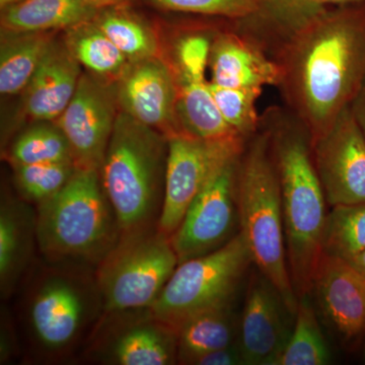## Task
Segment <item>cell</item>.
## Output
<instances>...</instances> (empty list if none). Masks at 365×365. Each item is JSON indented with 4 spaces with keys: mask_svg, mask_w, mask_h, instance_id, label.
Masks as SVG:
<instances>
[{
    "mask_svg": "<svg viewBox=\"0 0 365 365\" xmlns=\"http://www.w3.org/2000/svg\"><path fill=\"white\" fill-rule=\"evenodd\" d=\"M309 297L299 299L294 327L276 365H324L330 361V351Z\"/></svg>",
    "mask_w": 365,
    "mask_h": 365,
    "instance_id": "cell-28",
    "label": "cell"
},
{
    "mask_svg": "<svg viewBox=\"0 0 365 365\" xmlns=\"http://www.w3.org/2000/svg\"><path fill=\"white\" fill-rule=\"evenodd\" d=\"M105 341V359L118 365H169L178 362L176 331L144 309Z\"/></svg>",
    "mask_w": 365,
    "mask_h": 365,
    "instance_id": "cell-17",
    "label": "cell"
},
{
    "mask_svg": "<svg viewBox=\"0 0 365 365\" xmlns=\"http://www.w3.org/2000/svg\"><path fill=\"white\" fill-rule=\"evenodd\" d=\"M209 86L227 123L244 138L253 136L260 127L261 115L257 109V103L263 88H223L210 81Z\"/></svg>",
    "mask_w": 365,
    "mask_h": 365,
    "instance_id": "cell-31",
    "label": "cell"
},
{
    "mask_svg": "<svg viewBox=\"0 0 365 365\" xmlns=\"http://www.w3.org/2000/svg\"><path fill=\"white\" fill-rule=\"evenodd\" d=\"M322 250L345 261L365 251V202L331 207L322 235Z\"/></svg>",
    "mask_w": 365,
    "mask_h": 365,
    "instance_id": "cell-27",
    "label": "cell"
},
{
    "mask_svg": "<svg viewBox=\"0 0 365 365\" xmlns=\"http://www.w3.org/2000/svg\"><path fill=\"white\" fill-rule=\"evenodd\" d=\"M101 9L83 0H24L1 11L2 32H54L93 20Z\"/></svg>",
    "mask_w": 365,
    "mask_h": 365,
    "instance_id": "cell-20",
    "label": "cell"
},
{
    "mask_svg": "<svg viewBox=\"0 0 365 365\" xmlns=\"http://www.w3.org/2000/svg\"><path fill=\"white\" fill-rule=\"evenodd\" d=\"M9 160L13 165L74 162L71 146L56 123L40 122L16 139Z\"/></svg>",
    "mask_w": 365,
    "mask_h": 365,
    "instance_id": "cell-29",
    "label": "cell"
},
{
    "mask_svg": "<svg viewBox=\"0 0 365 365\" xmlns=\"http://www.w3.org/2000/svg\"><path fill=\"white\" fill-rule=\"evenodd\" d=\"M279 179L288 267L297 299L311 294L321 258L327 203L314 162L313 140L285 106L261 115Z\"/></svg>",
    "mask_w": 365,
    "mask_h": 365,
    "instance_id": "cell-2",
    "label": "cell"
},
{
    "mask_svg": "<svg viewBox=\"0 0 365 365\" xmlns=\"http://www.w3.org/2000/svg\"><path fill=\"white\" fill-rule=\"evenodd\" d=\"M362 2L365 0H261L259 13L235 23L234 29L272 58L281 46L322 14L333 7Z\"/></svg>",
    "mask_w": 365,
    "mask_h": 365,
    "instance_id": "cell-19",
    "label": "cell"
},
{
    "mask_svg": "<svg viewBox=\"0 0 365 365\" xmlns=\"http://www.w3.org/2000/svg\"><path fill=\"white\" fill-rule=\"evenodd\" d=\"M230 304L196 314L179 327V364H189L199 355L235 344V330Z\"/></svg>",
    "mask_w": 365,
    "mask_h": 365,
    "instance_id": "cell-25",
    "label": "cell"
},
{
    "mask_svg": "<svg viewBox=\"0 0 365 365\" xmlns=\"http://www.w3.org/2000/svg\"><path fill=\"white\" fill-rule=\"evenodd\" d=\"M348 262L351 264L353 267L356 269L357 272L361 275V277L364 278L365 281V251L357 255L356 257H354V258H352L351 260Z\"/></svg>",
    "mask_w": 365,
    "mask_h": 365,
    "instance_id": "cell-37",
    "label": "cell"
},
{
    "mask_svg": "<svg viewBox=\"0 0 365 365\" xmlns=\"http://www.w3.org/2000/svg\"><path fill=\"white\" fill-rule=\"evenodd\" d=\"M168 140L165 195L157 227L170 237L210 178L225 163L241 155L248 139L208 140L180 134Z\"/></svg>",
    "mask_w": 365,
    "mask_h": 365,
    "instance_id": "cell-8",
    "label": "cell"
},
{
    "mask_svg": "<svg viewBox=\"0 0 365 365\" xmlns=\"http://www.w3.org/2000/svg\"><path fill=\"white\" fill-rule=\"evenodd\" d=\"M215 32L190 33L180 39L175 52L178 78L205 81Z\"/></svg>",
    "mask_w": 365,
    "mask_h": 365,
    "instance_id": "cell-33",
    "label": "cell"
},
{
    "mask_svg": "<svg viewBox=\"0 0 365 365\" xmlns=\"http://www.w3.org/2000/svg\"><path fill=\"white\" fill-rule=\"evenodd\" d=\"M169 140L124 111L118 113L100 174L121 237L151 230L165 195Z\"/></svg>",
    "mask_w": 365,
    "mask_h": 365,
    "instance_id": "cell-3",
    "label": "cell"
},
{
    "mask_svg": "<svg viewBox=\"0 0 365 365\" xmlns=\"http://www.w3.org/2000/svg\"><path fill=\"white\" fill-rule=\"evenodd\" d=\"M178 85L177 117L184 134L208 140L244 138L222 117L209 81L178 78Z\"/></svg>",
    "mask_w": 365,
    "mask_h": 365,
    "instance_id": "cell-22",
    "label": "cell"
},
{
    "mask_svg": "<svg viewBox=\"0 0 365 365\" xmlns=\"http://www.w3.org/2000/svg\"><path fill=\"white\" fill-rule=\"evenodd\" d=\"M364 348H365V341H364Z\"/></svg>",
    "mask_w": 365,
    "mask_h": 365,
    "instance_id": "cell-39",
    "label": "cell"
},
{
    "mask_svg": "<svg viewBox=\"0 0 365 365\" xmlns=\"http://www.w3.org/2000/svg\"><path fill=\"white\" fill-rule=\"evenodd\" d=\"M178 265L170 237L158 227L120 237L98 264L97 283L105 311L150 309Z\"/></svg>",
    "mask_w": 365,
    "mask_h": 365,
    "instance_id": "cell-6",
    "label": "cell"
},
{
    "mask_svg": "<svg viewBox=\"0 0 365 365\" xmlns=\"http://www.w3.org/2000/svg\"><path fill=\"white\" fill-rule=\"evenodd\" d=\"M54 40L52 32H2L0 48L2 95H18L25 91Z\"/></svg>",
    "mask_w": 365,
    "mask_h": 365,
    "instance_id": "cell-23",
    "label": "cell"
},
{
    "mask_svg": "<svg viewBox=\"0 0 365 365\" xmlns=\"http://www.w3.org/2000/svg\"><path fill=\"white\" fill-rule=\"evenodd\" d=\"M251 263L248 246L239 232L222 248L180 263L150 309L177 333L192 317L232 304Z\"/></svg>",
    "mask_w": 365,
    "mask_h": 365,
    "instance_id": "cell-7",
    "label": "cell"
},
{
    "mask_svg": "<svg viewBox=\"0 0 365 365\" xmlns=\"http://www.w3.org/2000/svg\"><path fill=\"white\" fill-rule=\"evenodd\" d=\"M118 105L116 86L91 74H81L73 97L55 121L66 134L78 168L101 170Z\"/></svg>",
    "mask_w": 365,
    "mask_h": 365,
    "instance_id": "cell-10",
    "label": "cell"
},
{
    "mask_svg": "<svg viewBox=\"0 0 365 365\" xmlns=\"http://www.w3.org/2000/svg\"><path fill=\"white\" fill-rule=\"evenodd\" d=\"M208 67L210 83L223 88H263L279 81L277 63L235 29L215 31Z\"/></svg>",
    "mask_w": 365,
    "mask_h": 365,
    "instance_id": "cell-16",
    "label": "cell"
},
{
    "mask_svg": "<svg viewBox=\"0 0 365 365\" xmlns=\"http://www.w3.org/2000/svg\"><path fill=\"white\" fill-rule=\"evenodd\" d=\"M288 314H292L272 283L263 274H254L237 342L244 364H277L292 331Z\"/></svg>",
    "mask_w": 365,
    "mask_h": 365,
    "instance_id": "cell-13",
    "label": "cell"
},
{
    "mask_svg": "<svg viewBox=\"0 0 365 365\" xmlns=\"http://www.w3.org/2000/svg\"><path fill=\"white\" fill-rule=\"evenodd\" d=\"M244 364L237 343L222 349L204 353L191 360L189 365H237Z\"/></svg>",
    "mask_w": 365,
    "mask_h": 365,
    "instance_id": "cell-34",
    "label": "cell"
},
{
    "mask_svg": "<svg viewBox=\"0 0 365 365\" xmlns=\"http://www.w3.org/2000/svg\"><path fill=\"white\" fill-rule=\"evenodd\" d=\"M327 321L349 349L365 341V281L351 264L322 253L313 290Z\"/></svg>",
    "mask_w": 365,
    "mask_h": 365,
    "instance_id": "cell-14",
    "label": "cell"
},
{
    "mask_svg": "<svg viewBox=\"0 0 365 365\" xmlns=\"http://www.w3.org/2000/svg\"><path fill=\"white\" fill-rule=\"evenodd\" d=\"M34 237L36 215L26 205L2 200L0 209V287L7 295L18 282L28 264Z\"/></svg>",
    "mask_w": 365,
    "mask_h": 365,
    "instance_id": "cell-21",
    "label": "cell"
},
{
    "mask_svg": "<svg viewBox=\"0 0 365 365\" xmlns=\"http://www.w3.org/2000/svg\"><path fill=\"white\" fill-rule=\"evenodd\" d=\"M83 1L98 7V9H107V7L123 6L129 0H83Z\"/></svg>",
    "mask_w": 365,
    "mask_h": 365,
    "instance_id": "cell-36",
    "label": "cell"
},
{
    "mask_svg": "<svg viewBox=\"0 0 365 365\" xmlns=\"http://www.w3.org/2000/svg\"><path fill=\"white\" fill-rule=\"evenodd\" d=\"M29 317L38 342L50 351H60L78 339L83 330L86 299L72 281L49 278L34 294Z\"/></svg>",
    "mask_w": 365,
    "mask_h": 365,
    "instance_id": "cell-15",
    "label": "cell"
},
{
    "mask_svg": "<svg viewBox=\"0 0 365 365\" xmlns=\"http://www.w3.org/2000/svg\"><path fill=\"white\" fill-rule=\"evenodd\" d=\"M93 21L130 62L157 56L150 29L121 6L101 9Z\"/></svg>",
    "mask_w": 365,
    "mask_h": 365,
    "instance_id": "cell-26",
    "label": "cell"
},
{
    "mask_svg": "<svg viewBox=\"0 0 365 365\" xmlns=\"http://www.w3.org/2000/svg\"><path fill=\"white\" fill-rule=\"evenodd\" d=\"M64 42L81 66L103 81H118L130 64L93 20L66 29Z\"/></svg>",
    "mask_w": 365,
    "mask_h": 365,
    "instance_id": "cell-24",
    "label": "cell"
},
{
    "mask_svg": "<svg viewBox=\"0 0 365 365\" xmlns=\"http://www.w3.org/2000/svg\"><path fill=\"white\" fill-rule=\"evenodd\" d=\"M313 155L330 207L365 202V136L351 106L313 144Z\"/></svg>",
    "mask_w": 365,
    "mask_h": 365,
    "instance_id": "cell-11",
    "label": "cell"
},
{
    "mask_svg": "<svg viewBox=\"0 0 365 365\" xmlns=\"http://www.w3.org/2000/svg\"><path fill=\"white\" fill-rule=\"evenodd\" d=\"M21 1H24V0H0V7H1V11H4V9L16 6Z\"/></svg>",
    "mask_w": 365,
    "mask_h": 365,
    "instance_id": "cell-38",
    "label": "cell"
},
{
    "mask_svg": "<svg viewBox=\"0 0 365 365\" xmlns=\"http://www.w3.org/2000/svg\"><path fill=\"white\" fill-rule=\"evenodd\" d=\"M285 107L307 127L313 144L351 106L365 83V2L333 7L273 55Z\"/></svg>",
    "mask_w": 365,
    "mask_h": 365,
    "instance_id": "cell-1",
    "label": "cell"
},
{
    "mask_svg": "<svg viewBox=\"0 0 365 365\" xmlns=\"http://www.w3.org/2000/svg\"><path fill=\"white\" fill-rule=\"evenodd\" d=\"M351 109L365 136V83L357 97L353 101Z\"/></svg>",
    "mask_w": 365,
    "mask_h": 365,
    "instance_id": "cell-35",
    "label": "cell"
},
{
    "mask_svg": "<svg viewBox=\"0 0 365 365\" xmlns=\"http://www.w3.org/2000/svg\"><path fill=\"white\" fill-rule=\"evenodd\" d=\"M163 11L220 16L240 23L260 11L261 0H148Z\"/></svg>",
    "mask_w": 365,
    "mask_h": 365,
    "instance_id": "cell-32",
    "label": "cell"
},
{
    "mask_svg": "<svg viewBox=\"0 0 365 365\" xmlns=\"http://www.w3.org/2000/svg\"><path fill=\"white\" fill-rule=\"evenodd\" d=\"M81 64L66 42L54 40L24 91V108L37 122L56 121L81 79Z\"/></svg>",
    "mask_w": 365,
    "mask_h": 365,
    "instance_id": "cell-18",
    "label": "cell"
},
{
    "mask_svg": "<svg viewBox=\"0 0 365 365\" xmlns=\"http://www.w3.org/2000/svg\"><path fill=\"white\" fill-rule=\"evenodd\" d=\"M240 155L216 170L170 235L179 264L216 251L239 234L237 167Z\"/></svg>",
    "mask_w": 365,
    "mask_h": 365,
    "instance_id": "cell-9",
    "label": "cell"
},
{
    "mask_svg": "<svg viewBox=\"0 0 365 365\" xmlns=\"http://www.w3.org/2000/svg\"><path fill=\"white\" fill-rule=\"evenodd\" d=\"M14 182L21 195L39 205L69 182L78 169L74 162L13 165Z\"/></svg>",
    "mask_w": 365,
    "mask_h": 365,
    "instance_id": "cell-30",
    "label": "cell"
},
{
    "mask_svg": "<svg viewBox=\"0 0 365 365\" xmlns=\"http://www.w3.org/2000/svg\"><path fill=\"white\" fill-rule=\"evenodd\" d=\"M120 237L98 170L78 168L58 193L38 205L36 240L50 260L100 264Z\"/></svg>",
    "mask_w": 365,
    "mask_h": 365,
    "instance_id": "cell-5",
    "label": "cell"
},
{
    "mask_svg": "<svg viewBox=\"0 0 365 365\" xmlns=\"http://www.w3.org/2000/svg\"><path fill=\"white\" fill-rule=\"evenodd\" d=\"M116 93L121 111L137 121L168 139L184 134L177 117V74L162 59L130 62L117 81Z\"/></svg>",
    "mask_w": 365,
    "mask_h": 365,
    "instance_id": "cell-12",
    "label": "cell"
},
{
    "mask_svg": "<svg viewBox=\"0 0 365 365\" xmlns=\"http://www.w3.org/2000/svg\"><path fill=\"white\" fill-rule=\"evenodd\" d=\"M237 199L240 232L252 261L295 316L299 299L288 267L279 179L271 155L268 131L261 122L237 160Z\"/></svg>",
    "mask_w": 365,
    "mask_h": 365,
    "instance_id": "cell-4",
    "label": "cell"
}]
</instances>
